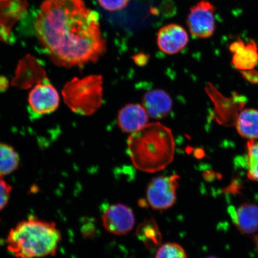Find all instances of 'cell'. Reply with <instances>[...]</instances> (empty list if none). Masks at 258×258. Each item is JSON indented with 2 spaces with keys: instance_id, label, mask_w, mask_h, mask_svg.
Returning <instances> with one entry per match:
<instances>
[{
  "instance_id": "obj_1",
  "label": "cell",
  "mask_w": 258,
  "mask_h": 258,
  "mask_svg": "<svg viewBox=\"0 0 258 258\" xmlns=\"http://www.w3.org/2000/svg\"><path fill=\"white\" fill-rule=\"evenodd\" d=\"M35 31L51 59L60 66L96 62L106 50L99 15L87 8L83 0H46Z\"/></svg>"
},
{
  "instance_id": "obj_2",
  "label": "cell",
  "mask_w": 258,
  "mask_h": 258,
  "mask_svg": "<svg viewBox=\"0 0 258 258\" xmlns=\"http://www.w3.org/2000/svg\"><path fill=\"white\" fill-rule=\"evenodd\" d=\"M127 150L137 169L156 173L172 163L175 154V139L169 128L159 122H153L131 134Z\"/></svg>"
},
{
  "instance_id": "obj_3",
  "label": "cell",
  "mask_w": 258,
  "mask_h": 258,
  "mask_svg": "<svg viewBox=\"0 0 258 258\" xmlns=\"http://www.w3.org/2000/svg\"><path fill=\"white\" fill-rule=\"evenodd\" d=\"M62 234L53 222L29 218L15 225L6 238V246L16 258H41L54 256Z\"/></svg>"
},
{
  "instance_id": "obj_4",
  "label": "cell",
  "mask_w": 258,
  "mask_h": 258,
  "mask_svg": "<svg viewBox=\"0 0 258 258\" xmlns=\"http://www.w3.org/2000/svg\"><path fill=\"white\" fill-rule=\"evenodd\" d=\"M102 85L101 76H90L72 81L63 91L67 104L73 111L80 114H93L102 105Z\"/></svg>"
},
{
  "instance_id": "obj_5",
  "label": "cell",
  "mask_w": 258,
  "mask_h": 258,
  "mask_svg": "<svg viewBox=\"0 0 258 258\" xmlns=\"http://www.w3.org/2000/svg\"><path fill=\"white\" fill-rule=\"evenodd\" d=\"M180 176L177 174L154 177L148 183L147 199L154 210H166L172 207L176 201V191Z\"/></svg>"
},
{
  "instance_id": "obj_6",
  "label": "cell",
  "mask_w": 258,
  "mask_h": 258,
  "mask_svg": "<svg viewBox=\"0 0 258 258\" xmlns=\"http://www.w3.org/2000/svg\"><path fill=\"white\" fill-rule=\"evenodd\" d=\"M215 6L208 0H202L192 6L186 23L192 36L205 39L211 37L216 30Z\"/></svg>"
},
{
  "instance_id": "obj_7",
  "label": "cell",
  "mask_w": 258,
  "mask_h": 258,
  "mask_svg": "<svg viewBox=\"0 0 258 258\" xmlns=\"http://www.w3.org/2000/svg\"><path fill=\"white\" fill-rule=\"evenodd\" d=\"M59 93L48 81L37 84L29 93L28 104L34 114L43 115L55 111L59 105Z\"/></svg>"
},
{
  "instance_id": "obj_8",
  "label": "cell",
  "mask_w": 258,
  "mask_h": 258,
  "mask_svg": "<svg viewBox=\"0 0 258 258\" xmlns=\"http://www.w3.org/2000/svg\"><path fill=\"white\" fill-rule=\"evenodd\" d=\"M102 224L109 233L116 235H125L134 228L135 215L128 206L117 203L105 210L102 214Z\"/></svg>"
},
{
  "instance_id": "obj_9",
  "label": "cell",
  "mask_w": 258,
  "mask_h": 258,
  "mask_svg": "<svg viewBox=\"0 0 258 258\" xmlns=\"http://www.w3.org/2000/svg\"><path fill=\"white\" fill-rule=\"evenodd\" d=\"M188 41V33L178 24L166 25L158 32V47L162 52L170 55L178 53L184 49Z\"/></svg>"
},
{
  "instance_id": "obj_10",
  "label": "cell",
  "mask_w": 258,
  "mask_h": 258,
  "mask_svg": "<svg viewBox=\"0 0 258 258\" xmlns=\"http://www.w3.org/2000/svg\"><path fill=\"white\" fill-rule=\"evenodd\" d=\"M26 0H0V40L11 39L13 26L27 12Z\"/></svg>"
},
{
  "instance_id": "obj_11",
  "label": "cell",
  "mask_w": 258,
  "mask_h": 258,
  "mask_svg": "<svg viewBox=\"0 0 258 258\" xmlns=\"http://www.w3.org/2000/svg\"><path fill=\"white\" fill-rule=\"evenodd\" d=\"M233 53L232 63L240 72L252 70L258 63V47L253 40L244 41L238 38L230 45Z\"/></svg>"
},
{
  "instance_id": "obj_12",
  "label": "cell",
  "mask_w": 258,
  "mask_h": 258,
  "mask_svg": "<svg viewBox=\"0 0 258 258\" xmlns=\"http://www.w3.org/2000/svg\"><path fill=\"white\" fill-rule=\"evenodd\" d=\"M148 115L144 106L137 104L125 105L119 111L117 123L121 130L133 134L148 124Z\"/></svg>"
},
{
  "instance_id": "obj_13",
  "label": "cell",
  "mask_w": 258,
  "mask_h": 258,
  "mask_svg": "<svg viewBox=\"0 0 258 258\" xmlns=\"http://www.w3.org/2000/svg\"><path fill=\"white\" fill-rule=\"evenodd\" d=\"M143 103L148 115L157 120L166 117L173 106L172 99L169 93L161 89H153L145 93Z\"/></svg>"
},
{
  "instance_id": "obj_14",
  "label": "cell",
  "mask_w": 258,
  "mask_h": 258,
  "mask_svg": "<svg viewBox=\"0 0 258 258\" xmlns=\"http://www.w3.org/2000/svg\"><path fill=\"white\" fill-rule=\"evenodd\" d=\"M229 214L238 230L245 234H253L258 230V206L243 203L235 208L231 206Z\"/></svg>"
},
{
  "instance_id": "obj_15",
  "label": "cell",
  "mask_w": 258,
  "mask_h": 258,
  "mask_svg": "<svg viewBox=\"0 0 258 258\" xmlns=\"http://www.w3.org/2000/svg\"><path fill=\"white\" fill-rule=\"evenodd\" d=\"M235 127L241 137L247 140L258 139V110L245 109L237 116Z\"/></svg>"
},
{
  "instance_id": "obj_16",
  "label": "cell",
  "mask_w": 258,
  "mask_h": 258,
  "mask_svg": "<svg viewBox=\"0 0 258 258\" xmlns=\"http://www.w3.org/2000/svg\"><path fill=\"white\" fill-rule=\"evenodd\" d=\"M136 235L148 250L157 249L162 242V234L156 221L153 218L145 219L138 226Z\"/></svg>"
},
{
  "instance_id": "obj_17",
  "label": "cell",
  "mask_w": 258,
  "mask_h": 258,
  "mask_svg": "<svg viewBox=\"0 0 258 258\" xmlns=\"http://www.w3.org/2000/svg\"><path fill=\"white\" fill-rule=\"evenodd\" d=\"M20 159L11 145L0 141V175L6 176L18 169Z\"/></svg>"
},
{
  "instance_id": "obj_18",
  "label": "cell",
  "mask_w": 258,
  "mask_h": 258,
  "mask_svg": "<svg viewBox=\"0 0 258 258\" xmlns=\"http://www.w3.org/2000/svg\"><path fill=\"white\" fill-rule=\"evenodd\" d=\"M246 150L247 176L251 180L258 182V139L248 141Z\"/></svg>"
},
{
  "instance_id": "obj_19",
  "label": "cell",
  "mask_w": 258,
  "mask_h": 258,
  "mask_svg": "<svg viewBox=\"0 0 258 258\" xmlns=\"http://www.w3.org/2000/svg\"><path fill=\"white\" fill-rule=\"evenodd\" d=\"M156 258H187L184 249L180 244L169 242L159 247Z\"/></svg>"
},
{
  "instance_id": "obj_20",
  "label": "cell",
  "mask_w": 258,
  "mask_h": 258,
  "mask_svg": "<svg viewBox=\"0 0 258 258\" xmlns=\"http://www.w3.org/2000/svg\"><path fill=\"white\" fill-rule=\"evenodd\" d=\"M131 0H97L100 8L106 12H117L126 8Z\"/></svg>"
},
{
  "instance_id": "obj_21",
  "label": "cell",
  "mask_w": 258,
  "mask_h": 258,
  "mask_svg": "<svg viewBox=\"0 0 258 258\" xmlns=\"http://www.w3.org/2000/svg\"><path fill=\"white\" fill-rule=\"evenodd\" d=\"M12 191V186L6 181L4 176L0 175V211L8 205Z\"/></svg>"
},
{
  "instance_id": "obj_22",
  "label": "cell",
  "mask_w": 258,
  "mask_h": 258,
  "mask_svg": "<svg viewBox=\"0 0 258 258\" xmlns=\"http://www.w3.org/2000/svg\"><path fill=\"white\" fill-rule=\"evenodd\" d=\"M245 79L253 84H258V72L256 71H246L241 72Z\"/></svg>"
},
{
  "instance_id": "obj_23",
  "label": "cell",
  "mask_w": 258,
  "mask_h": 258,
  "mask_svg": "<svg viewBox=\"0 0 258 258\" xmlns=\"http://www.w3.org/2000/svg\"><path fill=\"white\" fill-rule=\"evenodd\" d=\"M134 60L135 62L138 63L139 66H140V64H144L145 62H147L148 57L144 54H140L135 56Z\"/></svg>"
},
{
  "instance_id": "obj_24",
  "label": "cell",
  "mask_w": 258,
  "mask_h": 258,
  "mask_svg": "<svg viewBox=\"0 0 258 258\" xmlns=\"http://www.w3.org/2000/svg\"><path fill=\"white\" fill-rule=\"evenodd\" d=\"M253 241H254V244H255L256 249L257 255H258V235H254V236L253 237Z\"/></svg>"
},
{
  "instance_id": "obj_25",
  "label": "cell",
  "mask_w": 258,
  "mask_h": 258,
  "mask_svg": "<svg viewBox=\"0 0 258 258\" xmlns=\"http://www.w3.org/2000/svg\"><path fill=\"white\" fill-rule=\"evenodd\" d=\"M205 258H219L217 256H207V257H206Z\"/></svg>"
},
{
  "instance_id": "obj_26",
  "label": "cell",
  "mask_w": 258,
  "mask_h": 258,
  "mask_svg": "<svg viewBox=\"0 0 258 258\" xmlns=\"http://www.w3.org/2000/svg\"><path fill=\"white\" fill-rule=\"evenodd\" d=\"M128 258H135L134 257H128Z\"/></svg>"
},
{
  "instance_id": "obj_27",
  "label": "cell",
  "mask_w": 258,
  "mask_h": 258,
  "mask_svg": "<svg viewBox=\"0 0 258 258\" xmlns=\"http://www.w3.org/2000/svg\"><path fill=\"white\" fill-rule=\"evenodd\" d=\"M0 222H1V219H0Z\"/></svg>"
}]
</instances>
